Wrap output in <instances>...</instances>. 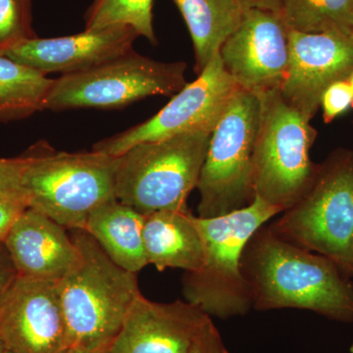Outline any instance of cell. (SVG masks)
Here are the masks:
<instances>
[{
    "instance_id": "6da1fadb",
    "label": "cell",
    "mask_w": 353,
    "mask_h": 353,
    "mask_svg": "<svg viewBox=\"0 0 353 353\" xmlns=\"http://www.w3.org/2000/svg\"><path fill=\"white\" fill-rule=\"evenodd\" d=\"M241 270L259 311L294 308L353 323V284L327 257L283 240L269 226L246 243Z\"/></svg>"
},
{
    "instance_id": "7a4b0ae2",
    "label": "cell",
    "mask_w": 353,
    "mask_h": 353,
    "mask_svg": "<svg viewBox=\"0 0 353 353\" xmlns=\"http://www.w3.org/2000/svg\"><path fill=\"white\" fill-rule=\"evenodd\" d=\"M80 261L58 282L70 347L109 350L141 296L137 273L121 268L82 229L69 230Z\"/></svg>"
},
{
    "instance_id": "3957f363",
    "label": "cell",
    "mask_w": 353,
    "mask_h": 353,
    "mask_svg": "<svg viewBox=\"0 0 353 353\" xmlns=\"http://www.w3.org/2000/svg\"><path fill=\"white\" fill-rule=\"evenodd\" d=\"M280 210L255 196L254 201L229 214L201 218L194 216L201 234L203 257L197 270L185 272V301L221 319L248 314L253 308L241 259L253 234Z\"/></svg>"
},
{
    "instance_id": "277c9868",
    "label": "cell",
    "mask_w": 353,
    "mask_h": 353,
    "mask_svg": "<svg viewBox=\"0 0 353 353\" xmlns=\"http://www.w3.org/2000/svg\"><path fill=\"white\" fill-rule=\"evenodd\" d=\"M21 189L28 208L67 230L85 229L90 213L116 199L117 157L57 152L39 141L21 155Z\"/></svg>"
},
{
    "instance_id": "5b68a950",
    "label": "cell",
    "mask_w": 353,
    "mask_h": 353,
    "mask_svg": "<svg viewBox=\"0 0 353 353\" xmlns=\"http://www.w3.org/2000/svg\"><path fill=\"white\" fill-rule=\"evenodd\" d=\"M269 228L283 240L327 257L353 277V152L321 164L303 196Z\"/></svg>"
},
{
    "instance_id": "8992f818",
    "label": "cell",
    "mask_w": 353,
    "mask_h": 353,
    "mask_svg": "<svg viewBox=\"0 0 353 353\" xmlns=\"http://www.w3.org/2000/svg\"><path fill=\"white\" fill-rule=\"evenodd\" d=\"M212 130H196L139 143L117 157L115 197L143 215L188 210Z\"/></svg>"
},
{
    "instance_id": "52a82bcc",
    "label": "cell",
    "mask_w": 353,
    "mask_h": 353,
    "mask_svg": "<svg viewBox=\"0 0 353 353\" xmlns=\"http://www.w3.org/2000/svg\"><path fill=\"white\" fill-rule=\"evenodd\" d=\"M259 124L252 161L255 196L281 212L308 189L317 164L310 150L317 131L311 120L285 102L279 88L259 95Z\"/></svg>"
},
{
    "instance_id": "ba28073f",
    "label": "cell",
    "mask_w": 353,
    "mask_h": 353,
    "mask_svg": "<svg viewBox=\"0 0 353 353\" xmlns=\"http://www.w3.org/2000/svg\"><path fill=\"white\" fill-rule=\"evenodd\" d=\"M259 113V97L236 88L209 141L196 187L199 217L229 214L254 201L252 161Z\"/></svg>"
},
{
    "instance_id": "9c48e42d",
    "label": "cell",
    "mask_w": 353,
    "mask_h": 353,
    "mask_svg": "<svg viewBox=\"0 0 353 353\" xmlns=\"http://www.w3.org/2000/svg\"><path fill=\"white\" fill-rule=\"evenodd\" d=\"M187 64L161 62L134 50L79 73L54 79L46 110L116 109L145 97H173L185 85Z\"/></svg>"
},
{
    "instance_id": "30bf717a",
    "label": "cell",
    "mask_w": 353,
    "mask_h": 353,
    "mask_svg": "<svg viewBox=\"0 0 353 353\" xmlns=\"http://www.w3.org/2000/svg\"><path fill=\"white\" fill-rule=\"evenodd\" d=\"M236 87L216 53L196 80L187 83L152 118L95 143L94 152L118 157L139 143L196 130H214Z\"/></svg>"
},
{
    "instance_id": "8fae6325",
    "label": "cell",
    "mask_w": 353,
    "mask_h": 353,
    "mask_svg": "<svg viewBox=\"0 0 353 353\" xmlns=\"http://www.w3.org/2000/svg\"><path fill=\"white\" fill-rule=\"evenodd\" d=\"M58 282L17 276L1 297L0 339L9 352L66 353L71 348Z\"/></svg>"
},
{
    "instance_id": "7c38bea8",
    "label": "cell",
    "mask_w": 353,
    "mask_h": 353,
    "mask_svg": "<svg viewBox=\"0 0 353 353\" xmlns=\"http://www.w3.org/2000/svg\"><path fill=\"white\" fill-rule=\"evenodd\" d=\"M219 53L236 87L259 97L280 88L284 81L290 61L289 29L277 13L246 9Z\"/></svg>"
},
{
    "instance_id": "4fadbf2b",
    "label": "cell",
    "mask_w": 353,
    "mask_h": 353,
    "mask_svg": "<svg viewBox=\"0 0 353 353\" xmlns=\"http://www.w3.org/2000/svg\"><path fill=\"white\" fill-rule=\"evenodd\" d=\"M290 61L280 94L312 120L323 92L353 70V37L341 32L290 31Z\"/></svg>"
},
{
    "instance_id": "5bb4252c",
    "label": "cell",
    "mask_w": 353,
    "mask_h": 353,
    "mask_svg": "<svg viewBox=\"0 0 353 353\" xmlns=\"http://www.w3.org/2000/svg\"><path fill=\"white\" fill-rule=\"evenodd\" d=\"M138 32L128 26L85 30L57 38L25 39L0 50L14 61L43 73H79L134 50Z\"/></svg>"
},
{
    "instance_id": "9a60e30c",
    "label": "cell",
    "mask_w": 353,
    "mask_h": 353,
    "mask_svg": "<svg viewBox=\"0 0 353 353\" xmlns=\"http://www.w3.org/2000/svg\"><path fill=\"white\" fill-rule=\"evenodd\" d=\"M210 320L189 301L154 303L141 294L109 352L189 353Z\"/></svg>"
},
{
    "instance_id": "2e32d148",
    "label": "cell",
    "mask_w": 353,
    "mask_h": 353,
    "mask_svg": "<svg viewBox=\"0 0 353 353\" xmlns=\"http://www.w3.org/2000/svg\"><path fill=\"white\" fill-rule=\"evenodd\" d=\"M3 243L21 277L58 282L81 259L66 228L32 208L14 222Z\"/></svg>"
},
{
    "instance_id": "e0dca14e",
    "label": "cell",
    "mask_w": 353,
    "mask_h": 353,
    "mask_svg": "<svg viewBox=\"0 0 353 353\" xmlns=\"http://www.w3.org/2000/svg\"><path fill=\"white\" fill-rule=\"evenodd\" d=\"M188 210H160L145 215L143 245L148 264L158 271L201 267L203 250L201 234Z\"/></svg>"
},
{
    "instance_id": "ac0fdd59",
    "label": "cell",
    "mask_w": 353,
    "mask_h": 353,
    "mask_svg": "<svg viewBox=\"0 0 353 353\" xmlns=\"http://www.w3.org/2000/svg\"><path fill=\"white\" fill-rule=\"evenodd\" d=\"M145 215L118 201L104 202L90 213L87 231L114 263L138 273L148 265L143 245Z\"/></svg>"
},
{
    "instance_id": "d6986e66",
    "label": "cell",
    "mask_w": 353,
    "mask_h": 353,
    "mask_svg": "<svg viewBox=\"0 0 353 353\" xmlns=\"http://www.w3.org/2000/svg\"><path fill=\"white\" fill-rule=\"evenodd\" d=\"M172 1L178 7L189 29L194 43V71L199 75L240 26L245 9L240 0Z\"/></svg>"
},
{
    "instance_id": "ffe728a7",
    "label": "cell",
    "mask_w": 353,
    "mask_h": 353,
    "mask_svg": "<svg viewBox=\"0 0 353 353\" xmlns=\"http://www.w3.org/2000/svg\"><path fill=\"white\" fill-rule=\"evenodd\" d=\"M54 79L0 53V121L22 119L46 110Z\"/></svg>"
},
{
    "instance_id": "44dd1931",
    "label": "cell",
    "mask_w": 353,
    "mask_h": 353,
    "mask_svg": "<svg viewBox=\"0 0 353 353\" xmlns=\"http://www.w3.org/2000/svg\"><path fill=\"white\" fill-rule=\"evenodd\" d=\"M278 15L290 31L353 37V0H281Z\"/></svg>"
},
{
    "instance_id": "7402d4cb",
    "label": "cell",
    "mask_w": 353,
    "mask_h": 353,
    "mask_svg": "<svg viewBox=\"0 0 353 353\" xmlns=\"http://www.w3.org/2000/svg\"><path fill=\"white\" fill-rule=\"evenodd\" d=\"M153 0H94L85 16V30L128 26L152 44L157 39L153 28Z\"/></svg>"
},
{
    "instance_id": "603a6c76",
    "label": "cell",
    "mask_w": 353,
    "mask_h": 353,
    "mask_svg": "<svg viewBox=\"0 0 353 353\" xmlns=\"http://www.w3.org/2000/svg\"><path fill=\"white\" fill-rule=\"evenodd\" d=\"M34 37L32 0H0V50Z\"/></svg>"
},
{
    "instance_id": "cb8c5ba5",
    "label": "cell",
    "mask_w": 353,
    "mask_h": 353,
    "mask_svg": "<svg viewBox=\"0 0 353 353\" xmlns=\"http://www.w3.org/2000/svg\"><path fill=\"white\" fill-rule=\"evenodd\" d=\"M320 108L323 109V118L326 123H331L352 109L353 92L347 80L338 81L329 85L323 92Z\"/></svg>"
},
{
    "instance_id": "d4e9b609",
    "label": "cell",
    "mask_w": 353,
    "mask_h": 353,
    "mask_svg": "<svg viewBox=\"0 0 353 353\" xmlns=\"http://www.w3.org/2000/svg\"><path fill=\"white\" fill-rule=\"evenodd\" d=\"M22 157L0 158V197L16 199L26 203L21 189Z\"/></svg>"
},
{
    "instance_id": "484cf974",
    "label": "cell",
    "mask_w": 353,
    "mask_h": 353,
    "mask_svg": "<svg viewBox=\"0 0 353 353\" xmlns=\"http://www.w3.org/2000/svg\"><path fill=\"white\" fill-rule=\"evenodd\" d=\"M189 353H229L212 319L208 323Z\"/></svg>"
},
{
    "instance_id": "4316f807",
    "label": "cell",
    "mask_w": 353,
    "mask_h": 353,
    "mask_svg": "<svg viewBox=\"0 0 353 353\" xmlns=\"http://www.w3.org/2000/svg\"><path fill=\"white\" fill-rule=\"evenodd\" d=\"M28 208L24 202L0 197V241L3 243L7 234L17 218Z\"/></svg>"
},
{
    "instance_id": "83f0119b",
    "label": "cell",
    "mask_w": 353,
    "mask_h": 353,
    "mask_svg": "<svg viewBox=\"0 0 353 353\" xmlns=\"http://www.w3.org/2000/svg\"><path fill=\"white\" fill-rule=\"evenodd\" d=\"M17 276V270L11 259L10 254L4 243L0 241V299L6 294L9 287L12 285Z\"/></svg>"
},
{
    "instance_id": "f1b7e54d",
    "label": "cell",
    "mask_w": 353,
    "mask_h": 353,
    "mask_svg": "<svg viewBox=\"0 0 353 353\" xmlns=\"http://www.w3.org/2000/svg\"><path fill=\"white\" fill-rule=\"evenodd\" d=\"M241 6L245 9H261L279 13L281 0H240Z\"/></svg>"
},
{
    "instance_id": "f546056e",
    "label": "cell",
    "mask_w": 353,
    "mask_h": 353,
    "mask_svg": "<svg viewBox=\"0 0 353 353\" xmlns=\"http://www.w3.org/2000/svg\"><path fill=\"white\" fill-rule=\"evenodd\" d=\"M66 353H110L109 350H90L83 348L72 347Z\"/></svg>"
},
{
    "instance_id": "4dcf8cb0",
    "label": "cell",
    "mask_w": 353,
    "mask_h": 353,
    "mask_svg": "<svg viewBox=\"0 0 353 353\" xmlns=\"http://www.w3.org/2000/svg\"><path fill=\"white\" fill-rule=\"evenodd\" d=\"M7 352V348L6 345H4L3 341H2L1 339H0V353H6Z\"/></svg>"
},
{
    "instance_id": "1f68e13d",
    "label": "cell",
    "mask_w": 353,
    "mask_h": 353,
    "mask_svg": "<svg viewBox=\"0 0 353 353\" xmlns=\"http://www.w3.org/2000/svg\"><path fill=\"white\" fill-rule=\"evenodd\" d=\"M347 82L350 83V88H352V92H353V70L352 73H350V77L347 78Z\"/></svg>"
},
{
    "instance_id": "d6a6232c",
    "label": "cell",
    "mask_w": 353,
    "mask_h": 353,
    "mask_svg": "<svg viewBox=\"0 0 353 353\" xmlns=\"http://www.w3.org/2000/svg\"><path fill=\"white\" fill-rule=\"evenodd\" d=\"M350 353H353V341L352 345H350Z\"/></svg>"
},
{
    "instance_id": "836d02e7",
    "label": "cell",
    "mask_w": 353,
    "mask_h": 353,
    "mask_svg": "<svg viewBox=\"0 0 353 353\" xmlns=\"http://www.w3.org/2000/svg\"><path fill=\"white\" fill-rule=\"evenodd\" d=\"M6 353H11V352H9L8 350H7V352Z\"/></svg>"
}]
</instances>
